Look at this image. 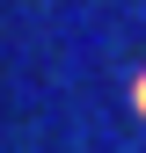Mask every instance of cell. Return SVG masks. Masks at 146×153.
Returning a JSON list of instances; mask_svg holds the SVG:
<instances>
[{
	"mask_svg": "<svg viewBox=\"0 0 146 153\" xmlns=\"http://www.w3.org/2000/svg\"><path fill=\"white\" fill-rule=\"evenodd\" d=\"M132 95H139V109H146V80H139V88H132Z\"/></svg>",
	"mask_w": 146,
	"mask_h": 153,
	"instance_id": "cell-1",
	"label": "cell"
}]
</instances>
